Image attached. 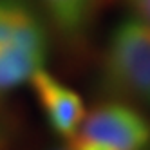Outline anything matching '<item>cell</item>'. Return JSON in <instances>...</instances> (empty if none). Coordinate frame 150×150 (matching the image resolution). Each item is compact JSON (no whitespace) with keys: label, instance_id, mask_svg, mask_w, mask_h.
Segmentation results:
<instances>
[{"label":"cell","instance_id":"6da1fadb","mask_svg":"<svg viewBox=\"0 0 150 150\" xmlns=\"http://www.w3.org/2000/svg\"><path fill=\"white\" fill-rule=\"evenodd\" d=\"M47 35L20 0H0V94L29 81L44 67Z\"/></svg>","mask_w":150,"mask_h":150},{"label":"cell","instance_id":"7a4b0ae2","mask_svg":"<svg viewBox=\"0 0 150 150\" xmlns=\"http://www.w3.org/2000/svg\"><path fill=\"white\" fill-rule=\"evenodd\" d=\"M105 78L114 92L150 103V25L130 18L116 27L105 54Z\"/></svg>","mask_w":150,"mask_h":150},{"label":"cell","instance_id":"3957f363","mask_svg":"<svg viewBox=\"0 0 150 150\" xmlns=\"http://www.w3.org/2000/svg\"><path fill=\"white\" fill-rule=\"evenodd\" d=\"M72 139L112 150H143L150 141V125L143 114L123 103H105L85 114Z\"/></svg>","mask_w":150,"mask_h":150},{"label":"cell","instance_id":"277c9868","mask_svg":"<svg viewBox=\"0 0 150 150\" xmlns=\"http://www.w3.org/2000/svg\"><path fill=\"white\" fill-rule=\"evenodd\" d=\"M27 83L35 92V98L51 130L65 141H72L87 114L83 98L69 85L45 71V67L38 69Z\"/></svg>","mask_w":150,"mask_h":150},{"label":"cell","instance_id":"5b68a950","mask_svg":"<svg viewBox=\"0 0 150 150\" xmlns=\"http://www.w3.org/2000/svg\"><path fill=\"white\" fill-rule=\"evenodd\" d=\"M52 22L65 35H78L85 29L94 0H44Z\"/></svg>","mask_w":150,"mask_h":150},{"label":"cell","instance_id":"8992f818","mask_svg":"<svg viewBox=\"0 0 150 150\" xmlns=\"http://www.w3.org/2000/svg\"><path fill=\"white\" fill-rule=\"evenodd\" d=\"M127 2L134 7L137 18L146 25H150V0H127Z\"/></svg>","mask_w":150,"mask_h":150},{"label":"cell","instance_id":"52a82bcc","mask_svg":"<svg viewBox=\"0 0 150 150\" xmlns=\"http://www.w3.org/2000/svg\"><path fill=\"white\" fill-rule=\"evenodd\" d=\"M56 150H71V146H63V148H56Z\"/></svg>","mask_w":150,"mask_h":150}]
</instances>
